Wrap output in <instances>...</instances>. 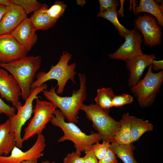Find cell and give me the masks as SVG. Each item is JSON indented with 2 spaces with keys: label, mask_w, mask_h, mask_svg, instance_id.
Returning <instances> with one entry per match:
<instances>
[{
  "label": "cell",
  "mask_w": 163,
  "mask_h": 163,
  "mask_svg": "<svg viewBox=\"0 0 163 163\" xmlns=\"http://www.w3.org/2000/svg\"><path fill=\"white\" fill-rule=\"evenodd\" d=\"M80 88L73 91L71 96L61 97L56 93L57 87L52 86L49 90H45L42 92L48 101L59 108L63 113L68 122L74 123L78 122V115L81 110L83 102L87 98L86 91V77L84 74L79 73Z\"/></svg>",
  "instance_id": "6da1fadb"
},
{
  "label": "cell",
  "mask_w": 163,
  "mask_h": 163,
  "mask_svg": "<svg viewBox=\"0 0 163 163\" xmlns=\"http://www.w3.org/2000/svg\"><path fill=\"white\" fill-rule=\"evenodd\" d=\"M65 117L60 110H56L50 122L52 124L60 128L63 135L58 140V142L66 140L72 141L75 148V152L81 155L82 152H85L91 149L94 144L102 140L101 136L98 133L92 132L87 135L82 132L75 123L66 122Z\"/></svg>",
  "instance_id": "7a4b0ae2"
},
{
  "label": "cell",
  "mask_w": 163,
  "mask_h": 163,
  "mask_svg": "<svg viewBox=\"0 0 163 163\" xmlns=\"http://www.w3.org/2000/svg\"><path fill=\"white\" fill-rule=\"evenodd\" d=\"M41 60L40 55L26 56L11 63L0 64V67L8 72L17 81L24 100L30 94L31 86L40 67Z\"/></svg>",
  "instance_id": "3957f363"
},
{
  "label": "cell",
  "mask_w": 163,
  "mask_h": 163,
  "mask_svg": "<svg viewBox=\"0 0 163 163\" xmlns=\"http://www.w3.org/2000/svg\"><path fill=\"white\" fill-rule=\"evenodd\" d=\"M72 55L67 52L63 51L60 56L58 63L55 66L52 65L50 70L47 72H41L36 75V80L31 86L30 92L35 88L52 79L56 80L58 86L56 93L58 94L63 93L67 81L71 80L75 84V76L76 65L73 63L68 65V62L72 59Z\"/></svg>",
  "instance_id": "277c9868"
},
{
  "label": "cell",
  "mask_w": 163,
  "mask_h": 163,
  "mask_svg": "<svg viewBox=\"0 0 163 163\" xmlns=\"http://www.w3.org/2000/svg\"><path fill=\"white\" fill-rule=\"evenodd\" d=\"M163 81V70L157 73L153 72L152 64L143 78L131 87L130 91L136 97L141 107L145 108L152 104L159 92Z\"/></svg>",
  "instance_id": "5b68a950"
},
{
  "label": "cell",
  "mask_w": 163,
  "mask_h": 163,
  "mask_svg": "<svg viewBox=\"0 0 163 163\" xmlns=\"http://www.w3.org/2000/svg\"><path fill=\"white\" fill-rule=\"evenodd\" d=\"M81 110L85 113L87 118L92 123L93 126L101 136L102 140L110 142L113 140L115 135L120 124L109 113L102 110L95 104H82Z\"/></svg>",
  "instance_id": "8992f818"
},
{
  "label": "cell",
  "mask_w": 163,
  "mask_h": 163,
  "mask_svg": "<svg viewBox=\"0 0 163 163\" xmlns=\"http://www.w3.org/2000/svg\"><path fill=\"white\" fill-rule=\"evenodd\" d=\"M33 109L34 115L24 129L22 138L23 142L28 140L35 135L42 134L47 123L50 121L57 107L49 101L36 99Z\"/></svg>",
  "instance_id": "52a82bcc"
},
{
  "label": "cell",
  "mask_w": 163,
  "mask_h": 163,
  "mask_svg": "<svg viewBox=\"0 0 163 163\" xmlns=\"http://www.w3.org/2000/svg\"><path fill=\"white\" fill-rule=\"evenodd\" d=\"M47 88V85L43 84L32 91L24 105L17 109V112L14 115L9 117L11 130L14 133L16 146L20 149L22 147L24 142L21 136V129L33 113V102L38 98L37 95Z\"/></svg>",
  "instance_id": "ba28073f"
},
{
  "label": "cell",
  "mask_w": 163,
  "mask_h": 163,
  "mask_svg": "<svg viewBox=\"0 0 163 163\" xmlns=\"http://www.w3.org/2000/svg\"><path fill=\"white\" fill-rule=\"evenodd\" d=\"M134 25L135 28L142 34L145 45L152 47L161 44V28L154 17L147 14L139 16L135 20Z\"/></svg>",
  "instance_id": "9c48e42d"
},
{
  "label": "cell",
  "mask_w": 163,
  "mask_h": 163,
  "mask_svg": "<svg viewBox=\"0 0 163 163\" xmlns=\"http://www.w3.org/2000/svg\"><path fill=\"white\" fill-rule=\"evenodd\" d=\"M44 136L40 134L38 135L36 141L31 148L27 151H22L16 145L9 156L0 155V163H21L29 160L37 163L38 159L43 156L42 152L46 146Z\"/></svg>",
  "instance_id": "30bf717a"
},
{
  "label": "cell",
  "mask_w": 163,
  "mask_h": 163,
  "mask_svg": "<svg viewBox=\"0 0 163 163\" xmlns=\"http://www.w3.org/2000/svg\"><path fill=\"white\" fill-rule=\"evenodd\" d=\"M125 41L113 53L108 55L112 59L120 60L126 62L135 56L143 54L141 45L143 41L139 32L134 28L125 36Z\"/></svg>",
  "instance_id": "8fae6325"
},
{
  "label": "cell",
  "mask_w": 163,
  "mask_h": 163,
  "mask_svg": "<svg viewBox=\"0 0 163 163\" xmlns=\"http://www.w3.org/2000/svg\"><path fill=\"white\" fill-rule=\"evenodd\" d=\"M28 52L11 34L0 35V64L17 61L27 56Z\"/></svg>",
  "instance_id": "7c38bea8"
},
{
  "label": "cell",
  "mask_w": 163,
  "mask_h": 163,
  "mask_svg": "<svg viewBox=\"0 0 163 163\" xmlns=\"http://www.w3.org/2000/svg\"><path fill=\"white\" fill-rule=\"evenodd\" d=\"M0 95L11 102L16 109L22 106L19 101L21 91L17 81L7 71L0 67Z\"/></svg>",
  "instance_id": "4fadbf2b"
},
{
  "label": "cell",
  "mask_w": 163,
  "mask_h": 163,
  "mask_svg": "<svg viewBox=\"0 0 163 163\" xmlns=\"http://www.w3.org/2000/svg\"><path fill=\"white\" fill-rule=\"evenodd\" d=\"M156 59L155 55L153 54L147 55L143 53L135 56L126 62V68L130 72L128 79L129 86H133L138 83L145 69Z\"/></svg>",
  "instance_id": "5bb4252c"
},
{
  "label": "cell",
  "mask_w": 163,
  "mask_h": 163,
  "mask_svg": "<svg viewBox=\"0 0 163 163\" xmlns=\"http://www.w3.org/2000/svg\"><path fill=\"white\" fill-rule=\"evenodd\" d=\"M26 18L27 14L21 7L12 3L0 21V35L10 34Z\"/></svg>",
  "instance_id": "9a60e30c"
},
{
  "label": "cell",
  "mask_w": 163,
  "mask_h": 163,
  "mask_svg": "<svg viewBox=\"0 0 163 163\" xmlns=\"http://www.w3.org/2000/svg\"><path fill=\"white\" fill-rule=\"evenodd\" d=\"M29 18H26L11 34L28 51L37 42L38 37Z\"/></svg>",
  "instance_id": "2e32d148"
},
{
  "label": "cell",
  "mask_w": 163,
  "mask_h": 163,
  "mask_svg": "<svg viewBox=\"0 0 163 163\" xmlns=\"http://www.w3.org/2000/svg\"><path fill=\"white\" fill-rule=\"evenodd\" d=\"M16 145L14 133L11 130L8 119L0 125V155L8 156Z\"/></svg>",
  "instance_id": "e0dca14e"
},
{
  "label": "cell",
  "mask_w": 163,
  "mask_h": 163,
  "mask_svg": "<svg viewBox=\"0 0 163 163\" xmlns=\"http://www.w3.org/2000/svg\"><path fill=\"white\" fill-rule=\"evenodd\" d=\"M48 5L43 4L38 10L34 11L29 18L36 31L46 30L53 27L57 21L50 17L46 14Z\"/></svg>",
  "instance_id": "ac0fdd59"
},
{
  "label": "cell",
  "mask_w": 163,
  "mask_h": 163,
  "mask_svg": "<svg viewBox=\"0 0 163 163\" xmlns=\"http://www.w3.org/2000/svg\"><path fill=\"white\" fill-rule=\"evenodd\" d=\"M132 116L128 113H124L119 121V126L116 132L113 140L121 144L131 143V123Z\"/></svg>",
  "instance_id": "d6986e66"
},
{
  "label": "cell",
  "mask_w": 163,
  "mask_h": 163,
  "mask_svg": "<svg viewBox=\"0 0 163 163\" xmlns=\"http://www.w3.org/2000/svg\"><path fill=\"white\" fill-rule=\"evenodd\" d=\"M110 149L115 153L117 157L120 158L124 163H139L134 156V151L136 147L133 143L121 144L114 140L110 142Z\"/></svg>",
  "instance_id": "ffe728a7"
},
{
  "label": "cell",
  "mask_w": 163,
  "mask_h": 163,
  "mask_svg": "<svg viewBox=\"0 0 163 163\" xmlns=\"http://www.w3.org/2000/svg\"><path fill=\"white\" fill-rule=\"evenodd\" d=\"M163 6L159 5L153 0H140L135 10V13L145 12L150 14L157 19L160 26H163Z\"/></svg>",
  "instance_id": "44dd1931"
},
{
  "label": "cell",
  "mask_w": 163,
  "mask_h": 163,
  "mask_svg": "<svg viewBox=\"0 0 163 163\" xmlns=\"http://www.w3.org/2000/svg\"><path fill=\"white\" fill-rule=\"evenodd\" d=\"M153 125L148 120L133 116L131 123V143L138 141L145 133L153 130Z\"/></svg>",
  "instance_id": "7402d4cb"
},
{
  "label": "cell",
  "mask_w": 163,
  "mask_h": 163,
  "mask_svg": "<svg viewBox=\"0 0 163 163\" xmlns=\"http://www.w3.org/2000/svg\"><path fill=\"white\" fill-rule=\"evenodd\" d=\"M115 95L110 88L98 89L95 98V104L101 109L109 113L110 109L112 107V101Z\"/></svg>",
  "instance_id": "603a6c76"
},
{
  "label": "cell",
  "mask_w": 163,
  "mask_h": 163,
  "mask_svg": "<svg viewBox=\"0 0 163 163\" xmlns=\"http://www.w3.org/2000/svg\"><path fill=\"white\" fill-rule=\"evenodd\" d=\"M97 16L104 18L110 21L115 26L120 35L123 37H124L129 31L119 22L116 9H110L99 13Z\"/></svg>",
  "instance_id": "cb8c5ba5"
},
{
  "label": "cell",
  "mask_w": 163,
  "mask_h": 163,
  "mask_svg": "<svg viewBox=\"0 0 163 163\" xmlns=\"http://www.w3.org/2000/svg\"><path fill=\"white\" fill-rule=\"evenodd\" d=\"M67 7L63 1H56L46 10V12L50 17L57 21L63 15Z\"/></svg>",
  "instance_id": "d4e9b609"
},
{
  "label": "cell",
  "mask_w": 163,
  "mask_h": 163,
  "mask_svg": "<svg viewBox=\"0 0 163 163\" xmlns=\"http://www.w3.org/2000/svg\"><path fill=\"white\" fill-rule=\"evenodd\" d=\"M12 3L20 6L27 15L34 12L41 7V3L36 0H11Z\"/></svg>",
  "instance_id": "484cf974"
},
{
  "label": "cell",
  "mask_w": 163,
  "mask_h": 163,
  "mask_svg": "<svg viewBox=\"0 0 163 163\" xmlns=\"http://www.w3.org/2000/svg\"><path fill=\"white\" fill-rule=\"evenodd\" d=\"M102 141L101 143L97 142L94 144L91 148L94 155L99 160L105 156L110 147V142Z\"/></svg>",
  "instance_id": "4316f807"
},
{
  "label": "cell",
  "mask_w": 163,
  "mask_h": 163,
  "mask_svg": "<svg viewBox=\"0 0 163 163\" xmlns=\"http://www.w3.org/2000/svg\"><path fill=\"white\" fill-rule=\"evenodd\" d=\"M133 101V97L130 94L123 93L120 95H115L112 100V107H121L131 103Z\"/></svg>",
  "instance_id": "83f0119b"
},
{
  "label": "cell",
  "mask_w": 163,
  "mask_h": 163,
  "mask_svg": "<svg viewBox=\"0 0 163 163\" xmlns=\"http://www.w3.org/2000/svg\"><path fill=\"white\" fill-rule=\"evenodd\" d=\"M100 9L99 13L111 9H116L119 4L117 0H99Z\"/></svg>",
  "instance_id": "f1b7e54d"
},
{
  "label": "cell",
  "mask_w": 163,
  "mask_h": 163,
  "mask_svg": "<svg viewBox=\"0 0 163 163\" xmlns=\"http://www.w3.org/2000/svg\"><path fill=\"white\" fill-rule=\"evenodd\" d=\"M16 109L6 104L0 97V115L4 113L10 117L14 115Z\"/></svg>",
  "instance_id": "f546056e"
},
{
  "label": "cell",
  "mask_w": 163,
  "mask_h": 163,
  "mask_svg": "<svg viewBox=\"0 0 163 163\" xmlns=\"http://www.w3.org/2000/svg\"><path fill=\"white\" fill-rule=\"evenodd\" d=\"M80 156L75 152H72L67 154L63 159V163H84V156Z\"/></svg>",
  "instance_id": "4dcf8cb0"
},
{
  "label": "cell",
  "mask_w": 163,
  "mask_h": 163,
  "mask_svg": "<svg viewBox=\"0 0 163 163\" xmlns=\"http://www.w3.org/2000/svg\"><path fill=\"white\" fill-rule=\"evenodd\" d=\"M98 163H119L115 153L110 148L105 156L98 161Z\"/></svg>",
  "instance_id": "1f68e13d"
},
{
  "label": "cell",
  "mask_w": 163,
  "mask_h": 163,
  "mask_svg": "<svg viewBox=\"0 0 163 163\" xmlns=\"http://www.w3.org/2000/svg\"><path fill=\"white\" fill-rule=\"evenodd\" d=\"M85 153L84 163H98V161L91 149Z\"/></svg>",
  "instance_id": "d6a6232c"
},
{
  "label": "cell",
  "mask_w": 163,
  "mask_h": 163,
  "mask_svg": "<svg viewBox=\"0 0 163 163\" xmlns=\"http://www.w3.org/2000/svg\"><path fill=\"white\" fill-rule=\"evenodd\" d=\"M152 68L154 70L158 71L163 69V60L157 61L153 60L152 62Z\"/></svg>",
  "instance_id": "836d02e7"
},
{
  "label": "cell",
  "mask_w": 163,
  "mask_h": 163,
  "mask_svg": "<svg viewBox=\"0 0 163 163\" xmlns=\"http://www.w3.org/2000/svg\"><path fill=\"white\" fill-rule=\"evenodd\" d=\"M7 6L0 5V21L6 12Z\"/></svg>",
  "instance_id": "e575fe53"
},
{
  "label": "cell",
  "mask_w": 163,
  "mask_h": 163,
  "mask_svg": "<svg viewBox=\"0 0 163 163\" xmlns=\"http://www.w3.org/2000/svg\"><path fill=\"white\" fill-rule=\"evenodd\" d=\"M12 3L11 0H0V5L8 6Z\"/></svg>",
  "instance_id": "d590c367"
},
{
  "label": "cell",
  "mask_w": 163,
  "mask_h": 163,
  "mask_svg": "<svg viewBox=\"0 0 163 163\" xmlns=\"http://www.w3.org/2000/svg\"><path fill=\"white\" fill-rule=\"evenodd\" d=\"M21 163H35L32 161L29 160H27L25 161H24L22 162ZM41 163H50V162L48 161H43Z\"/></svg>",
  "instance_id": "8d00e7d4"
},
{
  "label": "cell",
  "mask_w": 163,
  "mask_h": 163,
  "mask_svg": "<svg viewBox=\"0 0 163 163\" xmlns=\"http://www.w3.org/2000/svg\"><path fill=\"white\" fill-rule=\"evenodd\" d=\"M50 163H56L55 161H53V162Z\"/></svg>",
  "instance_id": "74e56055"
},
{
  "label": "cell",
  "mask_w": 163,
  "mask_h": 163,
  "mask_svg": "<svg viewBox=\"0 0 163 163\" xmlns=\"http://www.w3.org/2000/svg\"><path fill=\"white\" fill-rule=\"evenodd\" d=\"M1 124V123H0V125Z\"/></svg>",
  "instance_id": "f35d334b"
}]
</instances>
